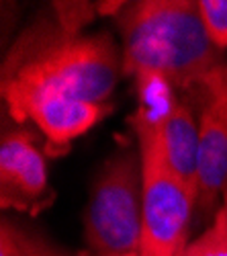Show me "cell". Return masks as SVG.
<instances>
[{
	"instance_id": "cell-2",
	"label": "cell",
	"mask_w": 227,
	"mask_h": 256,
	"mask_svg": "<svg viewBox=\"0 0 227 256\" xmlns=\"http://www.w3.org/2000/svg\"><path fill=\"white\" fill-rule=\"evenodd\" d=\"M123 39V72L135 78H162L172 88L205 90L223 64L199 2L193 0H141L117 14Z\"/></svg>"
},
{
	"instance_id": "cell-1",
	"label": "cell",
	"mask_w": 227,
	"mask_h": 256,
	"mask_svg": "<svg viewBox=\"0 0 227 256\" xmlns=\"http://www.w3.org/2000/svg\"><path fill=\"white\" fill-rule=\"evenodd\" d=\"M121 72L123 54L107 33L82 35L57 18H39L4 56L0 88L4 102L35 90L107 102Z\"/></svg>"
},
{
	"instance_id": "cell-5",
	"label": "cell",
	"mask_w": 227,
	"mask_h": 256,
	"mask_svg": "<svg viewBox=\"0 0 227 256\" xmlns=\"http://www.w3.org/2000/svg\"><path fill=\"white\" fill-rule=\"evenodd\" d=\"M6 106L16 123L33 121L39 127L49 156L64 154L76 138L113 113L109 102H90L55 90H35L8 100Z\"/></svg>"
},
{
	"instance_id": "cell-10",
	"label": "cell",
	"mask_w": 227,
	"mask_h": 256,
	"mask_svg": "<svg viewBox=\"0 0 227 256\" xmlns=\"http://www.w3.org/2000/svg\"><path fill=\"white\" fill-rule=\"evenodd\" d=\"M199 6L215 46L227 50V0H199Z\"/></svg>"
},
{
	"instance_id": "cell-11",
	"label": "cell",
	"mask_w": 227,
	"mask_h": 256,
	"mask_svg": "<svg viewBox=\"0 0 227 256\" xmlns=\"http://www.w3.org/2000/svg\"><path fill=\"white\" fill-rule=\"evenodd\" d=\"M86 256H92V254H86ZM119 256H152V254L143 252V250H137V252H129V254H119Z\"/></svg>"
},
{
	"instance_id": "cell-8",
	"label": "cell",
	"mask_w": 227,
	"mask_h": 256,
	"mask_svg": "<svg viewBox=\"0 0 227 256\" xmlns=\"http://www.w3.org/2000/svg\"><path fill=\"white\" fill-rule=\"evenodd\" d=\"M0 256H86L72 254L55 246L39 232L20 226L8 218L0 222Z\"/></svg>"
},
{
	"instance_id": "cell-3",
	"label": "cell",
	"mask_w": 227,
	"mask_h": 256,
	"mask_svg": "<svg viewBox=\"0 0 227 256\" xmlns=\"http://www.w3.org/2000/svg\"><path fill=\"white\" fill-rule=\"evenodd\" d=\"M141 162L119 152L98 168L84 216V238L92 256L141 250Z\"/></svg>"
},
{
	"instance_id": "cell-12",
	"label": "cell",
	"mask_w": 227,
	"mask_h": 256,
	"mask_svg": "<svg viewBox=\"0 0 227 256\" xmlns=\"http://www.w3.org/2000/svg\"><path fill=\"white\" fill-rule=\"evenodd\" d=\"M221 76H223V82H225V88H227V62L223 64V68H221Z\"/></svg>"
},
{
	"instance_id": "cell-4",
	"label": "cell",
	"mask_w": 227,
	"mask_h": 256,
	"mask_svg": "<svg viewBox=\"0 0 227 256\" xmlns=\"http://www.w3.org/2000/svg\"><path fill=\"white\" fill-rule=\"evenodd\" d=\"M131 130L141 154V250L152 256H182L197 193L170 170L150 127L131 125Z\"/></svg>"
},
{
	"instance_id": "cell-13",
	"label": "cell",
	"mask_w": 227,
	"mask_h": 256,
	"mask_svg": "<svg viewBox=\"0 0 227 256\" xmlns=\"http://www.w3.org/2000/svg\"><path fill=\"white\" fill-rule=\"evenodd\" d=\"M221 209H223V213L227 216V190L223 193V205H221Z\"/></svg>"
},
{
	"instance_id": "cell-7",
	"label": "cell",
	"mask_w": 227,
	"mask_h": 256,
	"mask_svg": "<svg viewBox=\"0 0 227 256\" xmlns=\"http://www.w3.org/2000/svg\"><path fill=\"white\" fill-rule=\"evenodd\" d=\"M221 68L205 82L207 100L199 117L197 205L201 213L213 209L227 190V88Z\"/></svg>"
},
{
	"instance_id": "cell-6",
	"label": "cell",
	"mask_w": 227,
	"mask_h": 256,
	"mask_svg": "<svg viewBox=\"0 0 227 256\" xmlns=\"http://www.w3.org/2000/svg\"><path fill=\"white\" fill-rule=\"evenodd\" d=\"M49 176L45 154L29 130H10L0 142V203L2 209L37 213L47 205Z\"/></svg>"
},
{
	"instance_id": "cell-9",
	"label": "cell",
	"mask_w": 227,
	"mask_h": 256,
	"mask_svg": "<svg viewBox=\"0 0 227 256\" xmlns=\"http://www.w3.org/2000/svg\"><path fill=\"white\" fill-rule=\"evenodd\" d=\"M182 256H227V216L219 207L213 224L199 238L189 242Z\"/></svg>"
}]
</instances>
